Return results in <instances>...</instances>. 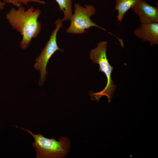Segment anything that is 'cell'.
<instances>
[{
	"label": "cell",
	"instance_id": "6da1fadb",
	"mask_svg": "<svg viewBox=\"0 0 158 158\" xmlns=\"http://www.w3.org/2000/svg\"><path fill=\"white\" fill-rule=\"evenodd\" d=\"M17 8H12L6 14V18L13 29L22 35L20 46L25 49L41 31V24L38 19L41 11L32 6L27 10L22 6Z\"/></svg>",
	"mask_w": 158,
	"mask_h": 158
},
{
	"label": "cell",
	"instance_id": "7a4b0ae2",
	"mask_svg": "<svg viewBox=\"0 0 158 158\" xmlns=\"http://www.w3.org/2000/svg\"><path fill=\"white\" fill-rule=\"evenodd\" d=\"M108 44L107 41H100L97 43L96 47L90 51L89 56L90 59L93 63L99 65V70L105 75L107 83L102 91L96 93L90 91V95L92 100L97 101L102 96H106L109 103L111 102V98L113 96L116 86L111 78L114 68L109 64L106 55Z\"/></svg>",
	"mask_w": 158,
	"mask_h": 158
},
{
	"label": "cell",
	"instance_id": "3957f363",
	"mask_svg": "<svg viewBox=\"0 0 158 158\" xmlns=\"http://www.w3.org/2000/svg\"><path fill=\"white\" fill-rule=\"evenodd\" d=\"M28 132L32 135L35 142L32 145L35 148L37 158H62L68 154L70 148L69 139L66 137H61L58 141L52 138H46L41 134H34L29 129H25L17 126Z\"/></svg>",
	"mask_w": 158,
	"mask_h": 158
},
{
	"label": "cell",
	"instance_id": "277c9868",
	"mask_svg": "<svg viewBox=\"0 0 158 158\" xmlns=\"http://www.w3.org/2000/svg\"><path fill=\"white\" fill-rule=\"evenodd\" d=\"M74 13L71 18V23L66 30L68 33L81 34L86 32L85 30L91 27H97L114 36L106 29L98 25L90 19L96 12L95 8L92 5H86L83 6L78 3L74 4Z\"/></svg>",
	"mask_w": 158,
	"mask_h": 158
},
{
	"label": "cell",
	"instance_id": "5b68a950",
	"mask_svg": "<svg viewBox=\"0 0 158 158\" xmlns=\"http://www.w3.org/2000/svg\"><path fill=\"white\" fill-rule=\"evenodd\" d=\"M62 21L59 18L55 21V28L53 30L49 40L45 44L40 54L35 59V63L34 67L37 71H39L40 74L39 84L41 85L46 80V75L48 73L46 71L47 64L52 56L57 50H63L60 49L57 43V35L60 28L63 27Z\"/></svg>",
	"mask_w": 158,
	"mask_h": 158
},
{
	"label": "cell",
	"instance_id": "8992f818",
	"mask_svg": "<svg viewBox=\"0 0 158 158\" xmlns=\"http://www.w3.org/2000/svg\"><path fill=\"white\" fill-rule=\"evenodd\" d=\"M139 17L140 23H158V10L145 0H138L132 8Z\"/></svg>",
	"mask_w": 158,
	"mask_h": 158
},
{
	"label": "cell",
	"instance_id": "52a82bcc",
	"mask_svg": "<svg viewBox=\"0 0 158 158\" xmlns=\"http://www.w3.org/2000/svg\"><path fill=\"white\" fill-rule=\"evenodd\" d=\"M133 33L143 41L148 42L151 46L158 44V23H140Z\"/></svg>",
	"mask_w": 158,
	"mask_h": 158
},
{
	"label": "cell",
	"instance_id": "ba28073f",
	"mask_svg": "<svg viewBox=\"0 0 158 158\" xmlns=\"http://www.w3.org/2000/svg\"><path fill=\"white\" fill-rule=\"evenodd\" d=\"M138 0H116L114 11L118 12L117 21L121 23L125 14L133 7Z\"/></svg>",
	"mask_w": 158,
	"mask_h": 158
},
{
	"label": "cell",
	"instance_id": "9c48e42d",
	"mask_svg": "<svg viewBox=\"0 0 158 158\" xmlns=\"http://www.w3.org/2000/svg\"><path fill=\"white\" fill-rule=\"evenodd\" d=\"M57 3L59 10L63 11L64 16L62 21L70 20L73 15L72 0H55Z\"/></svg>",
	"mask_w": 158,
	"mask_h": 158
},
{
	"label": "cell",
	"instance_id": "30bf717a",
	"mask_svg": "<svg viewBox=\"0 0 158 158\" xmlns=\"http://www.w3.org/2000/svg\"><path fill=\"white\" fill-rule=\"evenodd\" d=\"M5 4H11L17 7L22 6L23 5H27L30 2L44 4L45 2L41 0H1Z\"/></svg>",
	"mask_w": 158,
	"mask_h": 158
},
{
	"label": "cell",
	"instance_id": "8fae6325",
	"mask_svg": "<svg viewBox=\"0 0 158 158\" xmlns=\"http://www.w3.org/2000/svg\"><path fill=\"white\" fill-rule=\"evenodd\" d=\"M6 4L0 0V10H2L4 8Z\"/></svg>",
	"mask_w": 158,
	"mask_h": 158
}]
</instances>
